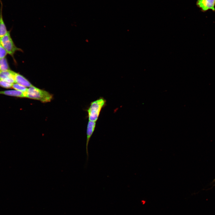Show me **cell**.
Listing matches in <instances>:
<instances>
[{
    "label": "cell",
    "mask_w": 215,
    "mask_h": 215,
    "mask_svg": "<svg viewBox=\"0 0 215 215\" xmlns=\"http://www.w3.org/2000/svg\"><path fill=\"white\" fill-rule=\"evenodd\" d=\"M196 5L203 12L209 10L215 11V0H198Z\"/></svg>",
    "instance_id": "277c9868"
},
{
    "label": "cell",
    "mask_w": 215,
    "mask_h": 215,
    "mask_svg": "<svg viewBox=\"0 0 215 215\" xmlns=\"http://www.w3.org/2000/svg\"><path fill=\"white\" fill-rule=\"evenodd\" d=\"M26 92H22L16 90L0 91V94H4L12 96L26 98Z\"/></svg>",
    "instance_id": "ba28073f"
},
{
    "label": "cell",
    "mask_w": 215,
    "mask_h": 215,
    "mask_svg": "<svg viewBox=\"0 0 215 215\" xmlns=\"http://www.w3.org/2000/svg\"><path fill=\"white\" fill-rule=\"evenodd\" d=\"M106 104V100L103 97H100L91 102L87 110L89 121L96 122L101 111Z\"/></svg>",
    "instance_id": "7a4b0ae2"
},
{
    "label": "cell",
    "mask_w": 215,
    "mask_h": 215,
    "mask_svg": "<svg viewBox=\"0 0 215 215\" xmlns=\"http://www.w3.org/2000/svg\"><path fill=\"white\" fill-rule=\"evenodd\" d=\"M13 84L0 79V86L6 88H11Z\"/></svg>",
    "instance_id": "7c38bea8"
},
{
    "label": "cell",
    "mask_w": 215,
    "mask_h": 215,
    "mask_svg": "<svg viewBox=\"0 0 215 215\" xmlns=\"http://www.w3.org/2000/svg\"><path fill=\"white\" fill-rule=\"evenodd\" d=\"M1 3L0 11V37L6 34L8 31L4 22L2 14L3 4L0 0Z\"/></svg>",
    "instance_id": "9c48e42d"
},
{
    "label": "cell",
    "mask_w": 215,
    "mask_h": 215,
    "mask_svg": "<svg viewBox=\"0 0 215 215\" xmlns=\"http://www.w3.org/2000/svg\"><path fill=\"white\" fill-rule=\"evenodd\" d=\"M15 72L10 70L0 72V79L7 82L11 84L15 83L14 76Z\"/></svg>",
    "instance_id": "8992f818"
},
{
    "label": "cell",
    "mask_w": 215,
    "mask_h": 215,
    "mask_svg": "<svg viewBox=\"0 0 215 215\" xmlns=\"http://www.w3.org/2000/svg\"><path fill=\"white\" fill-rule=\"evenodd\" d=\"M10 67L6 57L0 59V72L10 70Z\"/></svg>",
    "instance_id": "30bf717a"
},
{
    "label": "cell",
    "mask_w": 215,
    "mask_h": 215,
    "mask_svg": "<svg viewBox=\"0 0 215 215\" xmlns=\"http://www.w3.org/2000/svg\"><path fill=\"white\" fill-rule=\"evenodd\" d=\"M12 88L15 90L22 92L26 91L27 89V88L26 87L16 83L13 84Z\"/></svg>",
    "instance_id": "8fae6325"
},
{
    "label": "cell",
    "mask_w": 215,
    "mask_h": 215,
    "mask_svg": "<svg viewBox=\"0 0 215 215\" xmlns=\"http://www.w3.org/2000/svg\"><path fill=\"white\" fill-rule=\"evenodd\" d=\"M14 78L15 83L20 84L26 87H30L33 86L27 79L19 73L15 72Z\"/></svg>",
    "instance_id": "52a82bcc"
},
{
    "label": "cell",
    "mask_w": 215,
    "mask_h": 215,
    "mask_svg": "<svg viewBox=\"0 0 215 215\" xmlns=\"http://www.w3.org/2000/svg\"><path fill=\"white\" fill-rule=\"evenodd\" d=\"M0 43L6 50L7 54L13 58L15 53L21 50L17 47L11 37L10 32L8 31L7 33L0 37Z\"/></svg>",
    "instance_id": "3957f363"
},
{
    "label": "cell",
    "mask_w": 215,
    "mask_h": 215,
    "mask_svg": "<svg viewBox=\"0 0 215 215\" xmlns=\"http://www.w3.org/2000/svg\"><path fill=\"white\" fill-rule=\"evenodd\" d=\"M7 54L6 50L0 43V59L5 57Z\"/></svg>",
    "instance_id": "4fadbf2b"
},
{
    "label": "cell",
    "mask_w": 215,
    "mask_h": 215,
    "mask_svg": "<svg viewBox=\"0 0 215 215\" xmlns=\"http://www.w3.org/2000/svg\"><path fill=\"white\" fill-rule=\"evenodd\" d=\"M26 98L37 100L43 102H47L51 101L53 96L47 91L33 85L27 88L26 92Z\"/></svg>",
    "instance_id": "6da1fadb"
},
{
    "label": "cell",
    "mask_w": 215,
    "mask_h": 215,
    "mask_svg": "<svg viewBox=\"0 0 215 215\" xmlns=\"http://www.w3.org/2000/svg\"><path fill=\"white\" fill-rule=\"evenodd\" d=\"M96 122L89 121L88 122L87 129V139L86 142V153L87 156V160L89 157L88 150V145L90 139L95 130L96 126Z\"/></svg>",
    "instance_id": "5b68a950"
}]
</instances>
